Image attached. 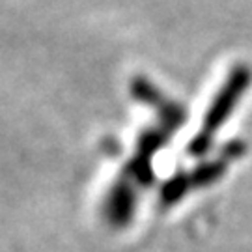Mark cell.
Instances as JSON below:
<instances>
[{
    "mask_svg": "<svg viewBox=\"0 0 252 252\" xmlns=\"http://www.w3.org/2000/svg\"><path fill=\"white\" fill-rule=\"evenodd\" d=\"M252 73L247 65H235L226 77V82L220 86V90L215 94L207 112L202 118V127L194 135L189 144V155H202L213 144L215 135L220 131V127L228 122V118L234 114L235 105L241 101L247 88L251 86Z\"/></svg>",
    "mask_w": 252,
    "mask_h": 252,
    "instance_id": "6da1fadb",
    "label": "cell"
},
{
    "mask_svg": "<svg viewBox=\"0 0 252 252\" xmlns=\"http://www.w3.org/2000/svg\"><path fill=\"white\" fill-rule=\"evenodd\" d=\"M136 189L129 180L116 181L112 189L108 190L103 213L110 226L114 228H124L131 222L136 209Z\"/></svg>",
    "mask_w": 252,
    "mask_h": 252,
    "instance_id": "7a4b0ae2",
    "label": "cell"
}]
</instances>
